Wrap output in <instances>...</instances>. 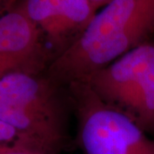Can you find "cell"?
<instances>
[{"instance_id": "6da1fadb", "label": "cell", "mask_w": 154, "mask_h": 154, "mask_svg": "<svg viewBox=\"0 0 154 154\" xmlns=\"http://www.w3.org/2000/svg\"><path fill=\"white\" fill-rule=\"evenodd\" d=\"M154 34V0H112L83 33L57 55L47 75L62 85L83 82Z\"/></svg>"}, {"instance_id": "7a4b0ae2", "label": "cell", "mask_w": 154, "mask_h": 154, "mask_svg": "<svg viewBox=\"0 0 154 154\" xmlns=\"http://www.w3.org/2000/svg\"><path fill=\"white\" fill-rule=\"evenodd\" d=\"M68 86L85 154H154V139L122 110L100 99L85 82Z\"/></svg>"}, {"instance_id": "3957f363", "label": "cell", "mask_w": 154, "mask_h": 154, "mask_svg": "<svg viewBox=\"0 0 154 154\" xmlns=\"http://www.w3.org/2000/svg\"><path fill=\"white\" fill-rule=\"evenodd\" d=\"M16 7L39 29L57 55L82 34L99 11L90 0H18Z\"/></svg>"}, {"instance_id": "277c9868", "label": "cell", "mask_w": 154, "mask_h": 154, "mask_svg": "<svg viewBox=\"0 0 154 154\" xmlns=\"http://www.w3.org/2000/svg\"><path fill=\"white\" fill-rule=\"evenodd\" d=\"M0 120L17 130V147L40 154H59L68 145L66 121L42 110L0 103Z\"/></svg>"}, {"instance_id": "5b68a950", "label": "cell", "mask_w": 154, "mask_h": 154, "mask_svg": "<svg viewBox=\"0 0 154 154\" xmlns=\"http://www.w3.org/2000/svg\"><path fill=\"white\" fill-rule=\"evenodd\" d=\"M154 70V43L149 41L126 52L85 81L95 94L116 107L138 83Z\"/></svg>"}, {"instance_id": "8992f818", "label": "cell", "mask_w": 154, "mask_h": 154, "mask_svg": "<svg viewBox=\"0 0 154 154\" xmlns=\"http://www.w3.org/2000/svg\"><path fill=\"white\" fill-rule=\"evenodd\" d=\"M62 84L42 74L11 72L0 75V103L32 107L66 120L69 96Z\"/></svg>"}, {"instance_id": "52a82bcc", "label": "cell", "mask_w": 154, "mask_h": 154, "mask_svg": "<svg viewBox=\"0 0 154 154\" xmlns=\"http://www.w3.org/2000/svg\"><path fill=\"white\" fill-rule=\"evenodd\" d=\"M116 108L131 117L144 132L154 134V70L138 83Z\"/></svg>"}, {"instance_id": "ba28073f", "label": "cell", "mask_w": 154, "mask_h": 154, "mask_svg": "<svg viewBox=\"0 0 154 154\" xmlns=\"http://www.w3.org/2000/svg\"><path fill=\"white\" fill-rule=\"evenodd\" d=\"M19 140L17 130L11 125L0 120V145L16 146Z\"/></svg>"}, {"instance_id": "9c48e42d", "label": "cell", "mask_w": 154, "mask_h": 154, "mask_svg": "<svg viewBox=\"0 0 154 154\" xmlns=\"http://www.w3.org/2000/svg\"><path fill=\"white\" fill-rule=\"evenodd\" d=\"M0 154H40L12 145H0Z\"/></svg>"}, {"instance_id": "30bf717a", "label": "cell", "mask_w": 154, "mask_h": 154, "mask_svg": "<svg viewBox=\"0 0 154 154\" xmlns=\"http://www.w3.org/2000/svg\"><path fill=\"white\" fill-rule=\"evenodd\" d=\"M92 2V4L94 5V7L99 11L100 9H102L103 7H105L106 5H108L110 1L112 0H90Z\"/></svg>"}]
</instances>
